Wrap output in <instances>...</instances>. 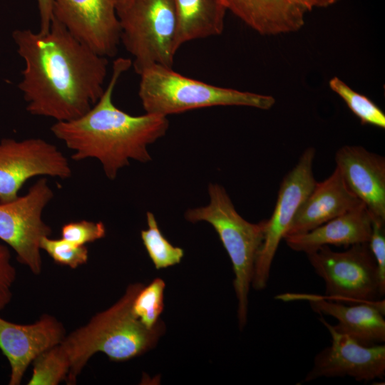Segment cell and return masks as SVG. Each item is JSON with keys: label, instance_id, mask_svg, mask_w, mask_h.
<instances>
[{"label": "cell", "instance_id": "cell-1", "mask_svg": "<svg viewBox=\"0 0 385 385\" xmlns=\"http://www.w3.org/2000/svg\"><path fill=\"white\" fill-rule=\"evenodd\" d=\"M12 38L24 62L19 83L26 111L68 121L85 114L101 97L108 58L82 43L54 18L46 32L16 29Z\"/></svg>", "mask_w": 385, "mask_h": 385}, {"label": "cell", "instance_id": "cell-2", "mask_svg": "<svg viewBox=\"0 0 385 385\" xmlns=\"http://www.w3.org/2000/svg\"><path fill=\"white\" fill-rule=\"evenodd\" d=\"M130 66L129 58L115 59L99 100L79 118L58 121L51 127L53 135L73 151V160H98L110 180H114L130 159L141 163L151 160L148 146L164 136L169 127L166 116L147 113L132 115L114 104L115 88Z\"/></svg>", "mask_w": 385, "mask_h": 385}, {"label": "cell", "instance_id": "cell-3", "mask_svg": "<svg viewBox=\"0 0 385 385\" xmlns=\"http://www.w3.org/2000/svg\"><path fill=\"white\" fill-rule=\"evenodd\" d=\"M143 286L141 283L128 285L115 304L66 334L58 344L69 364L65 381L67 384H76L91 357L98 352L105 354L112 361H123L156 345L165 332L164 323L160 320L155 327L148 329L132 311L133 299Z\"/></svg>", "mask_w": 385, "mask_h": 385}, {"label": "cell", "instance_id": "cell-4", "mask_svg": "<svg viewBox=\"0 0 385 385\" xmlns=\"http://www.w3.org/2000/svg\"><path fill=\"white\" fill-rule=\"evenodd\" d=\"M138 74V96L147 113L168 117L193 109L233 106L268 110L275 103L271 96L214 86L160 64L148 65Z\"/></svg>", "mask_w": 385, "mask_h": 385}, {"label": "cell", "instance_id": "cell-5", "mask_svg": "<svg viewBox=\"0 0 385 385\" xmlns=\"http://www.w3.org/2000/svg\"><path fill=\"white\" fill-rule=\"evenodd\" d=\"M208 194L209 203L187 210L185 218L192 223L207 222L217 233L232 265L237 319L242 329L247 323L248 293L264 238L266 220L258 223L245 220L237 212L225 188L218 184L210 183Z\"/></svg>", "mask_w": 385, "mask_h": 385}, {"label": "cell", "instance_id": "cell-6", "mask_svg": "<svg viewBox=\"0 0 385 385\" xmlns=\"http://www.w3.org/2000/svg\"><path fill=\"white\" fill-rule=\"evenodd\" d=\"M120 43L136 73L150 64L172 67L178 50L173 0H129L117 6Z\"/></svg>", "mask_w": 385, "mask_h": 385}, {"label": "cell", "instance_id": "cell-7", "mask_svg": "<svg viewBox=\"0 0 385 385\" xmlns=\"http://www.w3.org/2000/svg\"><path fill=\"white\" fill-rule=\"evenodd\" d=\"M306 255L324 282L327 299L346 304L371 302L385 293L368 242L342 252L324 245Z\"/></svg>", "mask_w": 385, "mask_h": 385}, {"label": "cell", "instance_id": "cell-8", "mask_svg": "<svg viewBox=\"0 0 385 385\" xmlns=\"http://www.w3.org/2000/svg\"><path fill=\"white\" fill-rule=\"evenodd\" d=\"M53 197L47 179L41 178L26 195L0 203V240L16 252L20 263L36 275L42 270L41 240L51 235L42 213Z\"/></svg>", "mask_w": 385, "mask_h": 385}, {"label": "cell", "instance_id": "cell-9", "mask_svg": "<svg viewBox=\"0 0 385 385\" xmlns=\"http://www.w3.org/2000/svg\"><path fill=\"white\" fill-rule=\"evenodd\" d=\"M315 149L307 148L280 184L274 209L270 218L266 220L263 241L255 265L251 286L256 290L266 287L279 245L317 183L312 170Z\"/></svg>", "mask_w": 385, "mask_h": 385}, {"label": "cell", "instance_id": "cell-10", "mask_svg": "<svg viewBox=\"0 0 385 385\" xmlns=\"http://www.w3.org/2000/svg\"><path fill=\"white\" fill-rule=\"evenodd\" d=\"M71 176L68 159L54 145L41 138L0 141V203L12 201L30 178Z\"/></svg>", "mask_w": 385, "mask_h": 385}, {"label": "cell", "instance_id": "cell-11", "mask_svg": "<svg viewBox=\"0 0 385 385\" xmlns=\"http://www.w3.org/2000/svg\"><path fill=\"white\" fill-rule=\"evenodd\" d=\"M118 0H53V18L100 56L116 55L120 43Z\"/></svg>", "mask_w": 385, "mask_h": 385}, {"label": "cell", "instance_id": "cell-12", "mask_svg": "<svg viewBox=\"0 0 385 385\" xmlns=\"http://www.w3.org/2000/svg\"><path fill=\"white\" fill-rule=\"evenodd\" d=\"M332 337L331 345L318 353L304 381L319 378L349 376L356 381H369L385 375V346L361 344L350 337L336 332L320 318Z\"/></svg>", "mask_w": 385, "mask_h": 385}, {"label": "cell", "instance_id": "cell-13", "mask_svg": "<svg viewBox=\"0 0 385 385\" xmlns=\"http://www.w3.org/2000/svg\"><path fill=\"white\" fill-rule=\"evenodd\" d=\"M66 336L63 324L44 314L34 323L21 324L0 317V349L10 365L9 385H19L34 360Z\"/></svg>", "mask_w": 385, "mask_h": 385}, {"label": "cell", "instance_id": "cell-14", "mask_svg": "<svg viewBox=\"0 0 385 385\" xmlns=\"http://www.w3.org/2000/svg\"><path fill=\"white\" fill-rule=\"evenodd\" d=\"M346 186L365 205L371 220L385 222V159L362 146L344 145L335 154Z\"/></svg>", "mask_w": 385, "mask_h": 385}, {"label": "cell", "instance_id": "cell-15", "mask_svg": "<svg viewBox=\"0 0 385 385\" xmlns=\"http://www.w3.org/2000/svg\"><path fill=\"white\" fill-rule=\"evenodd\" d=\"M339 0H223L227 9L262 35L295 32L315 9Z\"/></svg>", "mask_w": 385, "mask_h": 385}, {"label": "cell", "instance_id": "cell-16", "mask_svg": "<svg viewBox=\"0 0 385 385\" xmlns=\"http://www.w3.org/2000/svg\"><path fill=\"white\" fill-rule=\"evenodd\" d=\"M317 313L337 319L332 328L359 343L371 346L385 342L384 301L346 304L317 295H297Z\"/></svg>", "mask_w": 385, "mask_h": 385}, {"label": "cell", "instance_id": "cell-17", "mask_svg": "<svg viewBox=\"0 0 385 385\" xmlns=\"http://www.w3.org/2000/svg\"><path fill=\"white\" fill-rule=\"evenodd\" d=\"M361 204L336 168L326 180L317 182L297 212L285 237L307 232Z\"/></svg>", "mask_w": 385, "mask_h": 385}, {"label": "cell", "instance_id": "cell-18", "mask_svg": "<svg viewBox=\"0 0 385 385\" xmlns=\"http://www.w3.org/2000/svg\"><path fill=\"white\" fill-rule=\"evenodd\" d=\"M372 230L371 217L364 204L303 234L284 237L287 246L305 254L324 245L351 246L368 242Z\"/></svg>", "mask_w": 385, "mask_h": 385}, {"label": "cell", "instance_id": "cell-19", "mask_svg": "<svg viewBox=\"0 0 385 385\" xmlns=\"http://www.w3.org/2000/svg\"><path fill=\"white\" fill-rule=\"evenodd\" d=\"M177 19L176 44L221 34L227 11L223 0H173Z\"/></svg>", "mask_w": 385, "mask_h": 385}, {"label": "cell", "instance_id": "cell-20", "mask_svg": "<svg viewBox=\"0 0 385 385\" xmlns=\"http://www.w3.org/2000/svg\"><path fill=\"white\" fill-rule=\"evenodd\" d=\"M148 228L140 232L143 245L157 270L179 264L184 257V250L173 245L162 234L154 215L147 212Z\"/></svg>", "mask_w": 385, "mask_h": 385}, {"label": "cell", "instance_id": "cell-21", "mask_svg": "<svg viewBox=\"0 0 385 385\" xmlns=\"http://www.w3.org/2000/svg\"><path fill=\"white\" fill-rule=\"evenodd\" d=\"M329 86L344 101L361 124L385 128L384 113L369 98L355 91L338 77L330 79Z\"/></svg>", "mask_w": 385, "mask_h": 385}, {"label": "cell", "instance_id": "cell-22", "mask_svg": "<svg viewBox=\"0 0 385 385\" xmlns=\"http://www.w3.org/2000/svg\"><path fill=\"white\" fill-rule=\"evenodd\" d=\"M165 287V282L155 278L147 286L143 285L133 299V313L148 329H153L160 321L164 309Z\"/></svg>", "mask_w": 385, "mask_h": 385}, {"label": "cell", "instance_id": "cell-23", "mask_svg": "<svg viewBox=\"0 0 385 385\" xmlns=\"http://www.w3.org/2000/svg\"><path fill=\"white\" fill-rule=\"evenodd\" d=\"M69 364L58 344L38 355L33 361L28 385H57L66 381Z\"/></svg>", "mask_w": 385, "mask_h": 385}, {"label": "cell", "instance_id": "cell-24", "mask_svg": "<svg viewBox=\"0 0 385 385\" xmlns=\"http://www.w3.org/2000/svg\"><path fill=\"white\" fill-rule=\"evenodd\" d=\"M40 247L58 264L76 269L84 265L88 260V250L85 245H76L63 238L51 239L44 237Z\"/></svg>", "mask_w": 385, "mask_h": 385}, {"label": "cell", "instance_id": "cell-25", "mask_svg": "<svg viewBox=\"0 0 385 385\" xmlns=\"http://www.w3.org/2000/svg\"><path fill=\"white\" fill-rule=\"evenodd\" d=\"M106 234L102 222L82 220L66 223L61 227V238L80 246L102 239Z\"/></svg>", "mask_w": 385, "mask_h": 385}, {"label": "cell", "instance_id": "cell-26", "mask_svg": "<svg viewBox=\"0 0 385 385\" xmlns=\"http://www.w3.org/2000/svg\"><path fill=\"white\" fill-rule=\"evenodd\" d=\"M16 279V270L11 262V254L7 245L0 244V311L12 299V287Z\"/></svg>", "mask_w": 385, "mask_h": 385}, {"label": "cell", "instance_id": "cell-27", "mask_svg": "<svg viewBox=\"0 0 385 385\" xmlns=\"http://www.w3.org/2000/svg\"><path fill=\"white\" fill-rule=\"evenodd\" d=\"M384 224L385 222L372 220V230L368 244L378 267L381 288L385 292Z\"/></svg>", "mask_w": 385, "mask_h": 385}, {"label": "cell", "instance_id": "cell-28", "mask_svg": "<svg viewBox=\"0 0 385 385\" xmlns=\"http://www.w3.org/2000/svg\"><path fill=\"white\" fill-rule=\"evenodd\" d=\"M40 17L41 32H46L53 19V0H36Z\"/></svg>", "mask_w": 385, "mask_h": 385}, {"label": "cell", "instance_id": "cell-29", "mask_svg": "<svg viewBox=\"0 0 385 385\" xmlns=\"http://www.w3.org/2000/svg\"><path fill=\"white\" fill-rule=\"evenodd\" d=\"M129 0H118V5L125 4V2L128 1Z\"/></svg>", "mask_w": 385, "mask_h": 385}]
</instances>
